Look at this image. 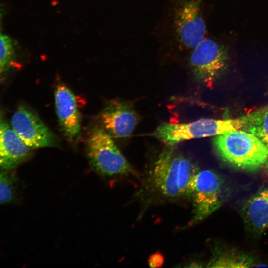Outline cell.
Masks as SVG:
<instances>
[{
    "label": "cell",
    "instance_id": "6da1fadb",
    "mask_svg": "<svg viewBox=\"0 0 268 268\" xmlns=\"http://www.w3.org/2000/svg\"><path fill=\"white\" fill-rule=\"evenodd\" d=\"M213 144L223 160L240 169L256 170L268 160L266 146L257 136L242 129L215 136Z\"/></svg>",
    "mask_w": 268,
    "mask_h": 268
},
{
    "label": "cell",
    "instance_id": "7a4b0ae2",
    "mask_svg": "<svg viewBox=\"0 0 268 268\" xmlns=\"http://www.w3.org/2000/svg\"><path fill=\"white\" fill-rule=\"evenodd\" d=\"M86 155L91 168L102 177L109 178L134 173L113 137L99 126H94L89 133Z\"/></svg>",
    "mask_w": 268,
    "mask_h": 268
},
{
    "label": "cell",
    "instance_id": "3957f363",
    "mask_svg": "<svg viewBox=\"0 0 268 268\" xmlns=\"http://www.w3.org/2000/svg\"><path fill=\"white\" fill-rule=\"evenodd\" d=\"M242 127L241 117L225 120L205 118L188 123H165L158 126L152 135L164 143L173 146L184 140L215 136Z\"/></svg>",
    "mask_w": 268,
    "mask_h": 268
},
{
    "label": "cell",
    "instance_id": "277c9868",
    "mask_svg": "<svg viewBox=\"0 0 268 268\" xmlns=\"http://www.w3.org/2000/svg\"><path fill=\"white\" fill-rule=\"evenodd\" d=\"M223 183L214 171L198 172L189 183L187 194L193 199L194 206L192 223L207 218L218 209L223 201Z\"/></svg>",
    "mask_w": 268,
    "mask_h": 268
},
{
    "label": "cell",
    "instance_id": "5b68a950",
    "mask_svg": "<svg viewBox=\"0 0 268 268\" xmlns=\"http://www.w3.org/2000/svg\"><path fill=\"white\" fill-rule=\"evenodd\" d=\"M192 50L189 65L194 75L199 81L211 88L226 67V50L214 40L206 38Z\"/></svg>",
    "mask_w": 268,
    "mask_h": 268
},
{
    "label": "cell",
    "instance_id": "8992f818",
    "mask_svg": "<svg viewBox=\"0 0 268 268\" xmlns=\"http://www.w3.org/2000/svg\"><path fill=\"white\" fill-rule=\"evenodd\" d=\"M11 126L18 137L30 148L55 147L59 140L38 115L26 105L19 106L13 114Z\"/></svg>",
    "mask_w": 268,
    "mask_h": 268
},
{
    "label": "cell",
    "instance_id": "52a82bcc",
    "mask_svg": "<svg viewBox=\"0 0 268 268\" xmlns=\"http://www.w3.org/2000/svg\"><path fill=\"white\" fill-rule=\"evenodd\" d=\"M179 42L192 49L205 38L206 28L199 0H183L177 7L174 17Z\"/></svg>",
    "mask_w": 268,
    "mask_h": 268
},
{
    "label": "cell",
    "instance_id": "ba28073f",
    "mask_svg": "<svg viewBox=\"0 0 268 268\" xmlns=\"http://www.w3.org/2000/svg\"><path fill=\"white\" fill-rule=\"evenodd\" d=\"M102 127L115 138L129 136L138 122V116L129 103L112 100L108 101L98 116Z\"/></svg>",
    "mask_w": 268,
    "mask_h": 268
},
{
    "label": "cell",
    "instance_id": "9c48e42d",
    "mask_svg": "<svg viewBox=\"0 0 268 268\" xmlns=\"http://www.w3.org/2000/svg\"><path fill=\"white\" fill-rule=\"evenodd\" d=\"M55 103L61 131L66 138L73 142L81 134V115L75 96L65 84L58 83L55 89Z\"/></svg>",
    "mask_w": 268,
    "mask_h": 268
},
{
    "label": "cell",
    "instance_id": "30bf717a",
    "mask_svg": "<svg viewBox=\"0 0 268 268\" xmlns=\"http://www.w3.org/2000/svg\"><path fill=\"white\" fill-rule=\"evenodd\" d=\"M183 155L169 146L159 155L153 170V180L158 190L164 196L174 197L180 195L177 177Z\"/></svg>",
    "mask_w": 268,
    "mask_h": 268
},
{
    "label": "cell",
    "instance_id": "8fae6325",
    "mask_svg": "<svg viewBox=\"0 0 268 268\" xmlns=\"http://www.w3.org/2000/svg\"><path fill=\"white\" fill-rule=\"evenodd\" d=\"M11 125L0 119V169L16 167L30 157L31 151Z\"/></svg>",
    "mask_w": 268,
    "mask_h": 268
},
{
    "label": "cell",
    "instance_id": "7c38bea8",
    "mask_svg": "<svg viewBox=\"0 0 268 268\" xmlns=\"http://www.w3.org/2000/svg\"><path fill=\"white\" fill-rule=\"evenodd\" d=\"M249 230L260 235L268 227V188L257 192L245 202L242 210Z\"/></svg>",
    "mask_w": 268,
    "mask_h": 268
},
{
    "label": "cell",
    "instance_id": "4fadbf2b",
    "mask_svg": "<svg viewBox=\"0 0 268 268\" xmlns=\"http://www.w3.org/2000/svg\"><path fill=\"white\" fill-rule=\"evenodd\" d=\"M241 118L243 122L241 129L257 136L268 149V105L253 111Z\"/></svg>",
    "mask_w": 268,
    "mask_h": 268
},
{
    "label": "cell",
    "instance_id": "5bb4252c",
    "mask_svg": "<svg viewBox=\"0 0 268 268\" xmlns=\"http://www.w3.org/2000/svg\"><path fill=\"white\" fill-rule=\"evenodd\" d=\"M197 172L196 166L194 163L183 156L179 164L177 177L180 195L187 193L189 183Z\"/></svg>",
    "mask_w": 268,
    "mask_h": 268
},
{
    "label": "cell",
    "instance_id": "9a60e30c",
    "mask_svg": "<svg viewBox=\"0 0 268 268\" xmlns=\"http://www.w3.org/2000/svg\"><path fill=\"white\" fill-rule=\"evenodd\" d=\"M14 55L13 41L8 36L0 33V74L5 73L9 69Z\"/></svg>",
    "mask_w": 268,
    "mask_h": 268
},
{
    "label": "cell",
    "instance_id": "2e32d148",
    "mask_svg": "<svg viewBox=\"0 0 268 268\" xmlns=\"http://www.w3.org/2000/svg\"><path fill=\"white\" fill-rule=\"evenodd\" d=\"M209 267H249L251 263L247 259L242 257L222 255L215 257L209 263Z\"/></svg>",
    "mask_w": 268,
    "mask_h": 268
},
{
    "label": "cell",
    "instance_id": "e0dca14e",
    "mask_svg": "<svg viewBox=\"0 0 268 268\" xmlns=\"http://www.w3.org/2000/svg\"><path fill=\"white\" fill-rule=\"evenodd\" d=\"M15 196L14 182L11 177L0 169V204L10 202Z\"/></svg>",
    "mask_w": 268,
    "mask_h": 268
},
{
    "label": "cell",
    "instance_id": "ac0fdd59",
    "mask_svg": "<svg viewBox=\"0 0 268 268\" xmlns=\"http://www.w3.org/2000/svg\"><path fill=\"white\" fill-rule=\"evenodd\" d=\"M164 261V257L160 252H156L151 255L148 259V264L152 268L161 267Z\"/></svg>",
    "mask_w": 268,
    "mask_h": 268
},
{
    "label": "cell",
    "instance_id": "d6986e66",
    "mask_svg": "<svg viewBox=\"0 0 268 268\" xmlns=\"http://www.w3.org/2000/svg\"><path fill=\"white\" fill-rule=\"evenodd\" d=\"M2 9L1 8V6L0 5V29L1 27V20L2 17Z\"/></svg>",
    "mask_w": 268,
    "mask_h": 268
}]
</instances>
